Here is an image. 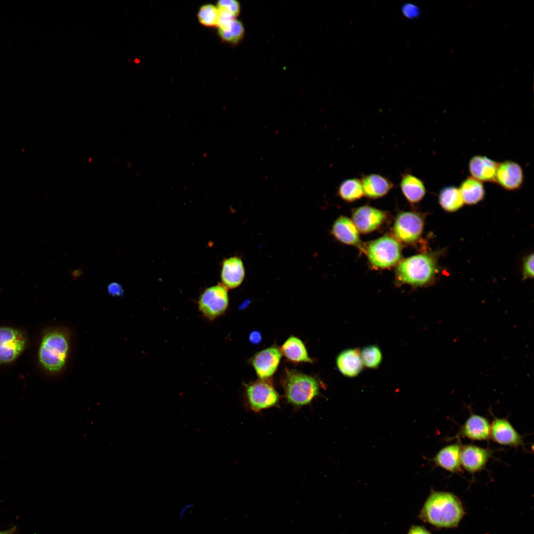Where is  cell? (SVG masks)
Masks as SVG:
<instances>
[{
  "label": "cell",
  "instance_id": "6da1fadb",
  "mask_svg": "<svg viewBox=\"0 0 534 534\" xmlns=\"http://www.w3.org/2000/svg\"><path fill=\"white\" fill-rule=\"evenodd\" d=\"M464 515L459 498L445 491H433L425 502L419 517L423 521L438 528L457 526Z\"/></svg>",
  "mask_w": 534,
  "mask_h": 534
},
{
  "label": "cell",
  "instance_id": "7a4b0ae2",
  "mask_svg": "<svg viewBox=\"0 0 534 534\" xmlns=\"http://www.w3.org/2000/svg\"><path fill=\"white\" fill-rule=\"evenodd\" d=\"M70 350V335L65 329L49 331L44 336L39 348V359L47 371L58 373L66 364Z\"/></svg>",
  "mask_w": 534,
  "mask_h": 534
},
{
  "label": "cell",
  "instance_id": "3957f363",
  "mask_svg": "<svg viewBox=\"0 0 534 534\" xmlns=\"http://www.w3.org/2000/svg\"><path fill=\"white\" fill-rule=\"evenodd\" d=\"M282 385L286 400L295 407L309 404L320 393V383L315 377L295 369L286 370Z\"/></svg>",
  "mask_w": 534,
  "mask_h": 534
},
{
  "label": "cell",
  "instance_id": "277c9868",
  "mask_svg": "<svg viewBox=\"0 0 534 534\" xmlns=\"http://www.w3.org/2000/svg\"><path fill=\"white\" fill-rule=\"evenodd\" d=\"M435 258L430 254H419L400 262L396 270L399 283L415 286L430 283L437 273Z\"/></svg>",
  "mask_w": 534,
  "mask_h": 534
},
{
  "label": "cell",
  "instance_id": "5b68a950",
  "mask_svg": "<svg viewBox=\"0 0 534 534\" xmlns=\"http://www.w3.org/2000/svg\"><path fill=\"white\" fill-rule=\"evenodd\" d=\"M245 398L249 408L258 412L276 406L280 396L269 379H261L245 385Z\"/></svg>",
  "mask_w": 534,
  "mask_h": 534
},
{
  "label": "cell",
  "instance_id": "8992f818",
  "mask_svg": "<svg viewBox=\"0 0 534 534\" xmlns=\"http://www.w3.org/2000/svg\"><path fill=\"white\" fill-rule=\"evenodd\" d=\"M367 253L373 266L386 268L392 267L399 262L401 256V248L395 239L385 236L369 243Z\"/></svg>",
  "mask_w": 534,
  "mask_h": 534
},
{
  "label": "cell",
  "instance_id": "52a82bcc",
  "mask_svg": "<svg viewBox=\"0 0 534 534\" xmlns=\"http://www.w3.org/2000/svg\"><path fill=\"white\" fill-rule=\"evenodd\" d=\"M228 304L227 289L222 284L206 288L200 295L198 302L199 311L209 320L222 315Z\"/></svg>",
  "mask_w": 534,
  "mask_h": 534
},
{
  "label": "cell",
  "instance_id": "ba28073f",
  "mask_svg": "<svg viewBox=\"0 0 534 534\" xmlns=\"http://www.w3.org/2000/svg\"><path fill=\"white\" fill-rule=\"evenodd\" d=\"M424 225L422 217L418 213L403 212L399 214L394 226V233L399 240L411 243L420 237Z\"/></svg>",
  "mask_w": 534,
  "mask_h": 534
},
{
  "label": "cell",
  "instance_id": "9c48e42d",
  "mask_svg": "<svg viewBox=\"0 0 534 534\" xmlns=\"http://www.w3.org/2000/svg\"><path fill=\"white\" fill-rule=\"evenodd\" d=\"M26 344L23 334L18 330L0 327V363L14 360L21 353Z\"/></svg>",
  "mask_w": 534,
  "mask_h": 534
},
{
  "label": "cell",
  "instance_id": "30bf717a",
  "mask_svg": "<svg viewBox=\"0 0 534 534\" xmlns=\"http://www.w3.org/2000/svg\"><path fill=\"white\" fill-rule=\"evenodd\" d=\"M281 356L280 349L272 346L257 353L251 363L260 379H269L276 371Z\"/></svg>",
  "mask_w": 534,
  "mask_h": 534
},
{
  "label": "cell",
  "instance_id": "8fae6325",
  "mask_svg": "<svg viewBox=\"0 0 534 534\" xmlns=\"http://www.w3.org/2000/svg\"><path fill=\"white\" fill-rule=\"evenodd\" d=\"M524 173L521 166L518 163L505 160L498 163L495 182L507 190H516L523 185Z\"/></svg>",
  "mask_w": 534,
  "mask_h": 534
},
{
  "label": "cell",
  "instance_id": "7c38bea8",
  "mask_svg": "<svg viewBox=\"0 0 534 534\" xmlns=\"http://www.w3.org/2000/svg\"><path fill=\"white\" fill-rule=\"evenodd\" d=\"M386 218L384 211L368 205L356 209L353 214L354 223L357 229L364 233L378 228Z\"/></svg>",
  "mask_w": 534,
  "mask_h": 534
},
{
  "label": "cell",
  "instance_id": "4fadbf2b",
  "mask_svg": "<svg viewBox=\"0 0 534 534\" xmlns=\"http://www.w3.org/2000/svg\"><path fill=\"white\" fill-rule=\"evenodd\" d=\"M490 438L501 445L518 446L522 445V436L506 419L495 418L490 424Z\"/></svg>",
  "mask_w": 534,
  "mask_h": 534
},
{
  "label": "cell",
  "instance_id": "5bb4252c",
  "mask_svg": "<svg viewBox=\"0 0 534 534\" xmlns=\"http://www.w3.org/2000/svg\"><path fill=\"white\" fill-rule=\"evenodd\" d=\"M491 455L490 450L474 445L461 447V465L468 472L474 473L484 468Z\"/></svg>",
  "mask_w": 534,
  "mask_h": 534
},
{
  "label": "cell",
  "instance_id": "9a60e30c",
  "mask_svg": "<svg viewBox=\"0 0 534 534\" xmlns=\"http://www.w3.org/2000/svg\"><path fill=\"white\" fill-rule=\"evenodd\" d=\"M245 276V267L240 258L231 257L222 262L221 275L222 284L227 289L239 287L242 283Z\"/></svg>",
  "mask_w": 534,
  "mask_h": 534
},
{
  "label": "cell",
  "instance_id": "2e32d148",
  "mask_svg": "<svg viewBox=\"0 0 534 534\" xmlns=\"http://www.w3.org/2000/svg\"><path fill=\"white\" fill-rule=\"evenodd\" d=\"M498 163L486 156L476 155L469 160L468 170L471 177L482 182H495Z\"/></svg>",
  "mask_w": 534,
  "mask_h": 534
},
{
  "label": "cell",
  "instance_id": "e0dca14e",
  "mask_svg": "<svg viewBox=\"0 0 534 534\" xmlns=\"http://www.w3.org/2000/svg\"><path fill=\"white\" fill-rule=\"evenodd\" d=\"M336 364L339 372L349 378L358 376L364 367L360 350L357 348L347 349L340 352L336 357Z\"/></svg>",
  "mask_w": 534,
  "mask_h": 534
},
{
  "label": "cell",
  "instance_id": "ac0fdd59",
  "mask_svg": "<svg viewBox=\"0 0 534 534\" xmlns=\"http://www.w3.org/2000/svg\"><path fill=\"white\" fill-rule=\"evenodd\" d=\"M490 425L483 416L471 414L461 427L459 435L475 441H486L490 438Z\"/></svg>",
  "mask_w": 534,
  "mask_h": 534
},
{
  "label": "cell",
  "instance_id": "d6986e66",
  "mask_svg": "<svg viewBox=\"0 0 534 534\" xmlns=\"http://www.w3.org/2000/svg\"><path fill=\"white\" fill-rule=\"evenodd\" d=\"M360 180L364 195L371 199L385 196L394 186L389 179L377 174L364 175Z\"/></svg>",
  "mask_w": 534,
  "mask_h": 534
},
{
  "label": "cell",
  "instance_id": "ffe728a7",
  "mask_svg": "<svg viewBox=\"0 0 534 534\" xmlns=\"http://www.w3.org/2000/svg\"><path fill=\"white\" fill-rule=\"evenodd\" d=\"M460 450L458 444L447 445L440 450L432 460L437 466L452 473L460 471Z\"/></svg>",
  "mask_w": 534,
  "mask_h": 534
},
{
  "label": "cell",
  "instance_id": "44dd1931",
  "mask_svg": "<svg viewBox=\"0 0 534 534\" xmlns=\"http://www.w3.org/2000/svg\"><path fill=\"white\" fill-rule=\"evenodd\" d=\"M331 233L339 241L346 244L359 246L358 232L353 222L345 216L339 217L333 224Z\"/></svg>",
  "mask_w": 534,
  "mask_h": 534
},
{
  "label": "cell",
  "instance_id": "7402d4cb",
  "mask_svg": "<svg viewBox=\"0 0 534 534\" xmlns=\"http://www.w3.org/2000/svg\"><path fill=\"white\" fill-rule=\"evenodd\" d=\"M400 187L405 198L411 203L414 204L420 201L426 194V188L423 181L410 173L402 175Z\"/></svg>",
  "mask_w": 534,
  "mask_h": 534
},
{
  "label": "cell",
  "instance_id": "603a6c76",
  "mask_svg": "<svg viewBox=\"0 0 534 534\" xmlns=\"http://www.w3.org/2000/svg\"><path fill=\"white\" fill-rule=\"evenodd\" d=\"M280 350L282 355L291 362H313V359L309 356L304 343L294 336H291L287 339Z\"/></svg>",
  "mask_w": 534,
  "mask_h": 534
},
{
  "label": "cell",
  "instance_id": "cb8c5ba5",
  "mask_svg": "<svg viewBox=\"0 0 534 534\" xmlns=\"http://www.w3.org/2000/svg\"><path fill=\"white\" fill-rule=\"evenodd\" d=\"M464 203L474 205L484 198L485 190L483 183L472 177L465 178L458 188Z\"/></svg>",
  "mask_w": 534,
  "mask_h": 534
},
{
  "label": "cell",
  "instance_id": "d4e9b609",
  "mask_svg": "<svg viewBox=\"0 0 534 534\" xmlns=\"http://www.w3.org/2000/svg\"><path fill=\"white\" fill-rule=\"evenodd\" d=\"M439 204L448 212H454L461 208L464 201L458 188L454 186L443 187L439 195Z\"/></svg>",
  "mask_w": 534,
  "mask_h": 534
},
{
  "label": "cell",
  "instance_id": "484cf974",
  "mask_svg": "<svg viewBox=\"0 0 534 534\" xmlns=\"http://www.w3.org/2000/svg\"><path fill=\"white\" fill-rule=\"evenodd\" d=\"M338 194L347 202H351L360 199L364 195L361 180L356 178L343 180L339 186Z\"/></svg>",
  "mask_w": 534,
  "mask_h": 534
},
{
  "label": "cell",
  "instance_id": "4316f807",
  "mask_svg": "<svg viewBox=\"0 0 534 534\" xmlns=\"http://www.w3.org/2000/svg\"><path fill=\"white\" fill-rule=\"evenodd\" d=\"M245 33L243 24L237 19L225 26L218 28V35L221 39L230 44H237L243 38Z\"/></svg>",
  "mask_w": 534,
  "mask_h": 534
},
{
  "label": "cell",
  "instance_id": "83f0119b",
  "mask_svg": "<svg viewBox=\"0 0 534 534\" xmlns=\"http://www.w3.org/2000/svg\"><path fill=\"white\" fill-rule=\"evenodd\" d=\"M360 356L363 366L370 369H376L380 366L383 355L380 348L375 345H370L360 351Z\"/></svg>",
  "mask_w": 534,
  "mask_h": 534
},
{
  "label": "cell",
  "instance_id": "f1b7e54d",
  "mask_svg": "<svg viewBox=\"0 0 534 534\" xmlns=\"http://www.w3.org/2000/svg\"><path fill=\"white\" fill-rule=\"evenodd\" d=\"M219 16L218 7L212 4L203 5L200 7L197 14L199 23L207 27H217Z\"/></svg>",
  "mask_w": 534,
  "mask_h": 534
},
{
  "label": "cell",
  "instance_id": "f546056e",
  "mask_svg": "<svg viewBox=\"0 0 534 534\" xmlns=\"http://www.w3.org/2000/svg\"><path fill=\"white\" fill-rule=\"evenodd\" d=\"M216 6L219 10L226 12L235 17L240 12V4L235 0H220L217 2Z\"/></svg>",
  "mask_w": 534,
  "mask_h": 534
},
{
  "label": "cell",
  "instance_id": "4dcf8cb0",
  "mask_svg": "<svg viewBox=\"0 0 534 534\" xmlns=\"http://www.w3.org/2000/svg\"><path fill=\"white\" fill-rule=\"evenodd\" d=\"M400 10L403 16L410 20L418 18L422 13L419 7L411 2H406L402 4Z\"/></svg>",
  "mask_w": 534,
  "mask_h": 534
},
{
  "label": "cell",
  "instance_id": "1f68e13d",
  "mask_svg": "<svg viewBox=\"0 0 534 534\" xmlns=\"http://www.w3.org/2000/svg\"><path fill=\"white\" fill-rule=\"evenodd\" d=\"M523 277L525 279L533 278L534 276V254L527 257L524 262L523 267Z\"/></svg>",
  "mask_w": 534,
  "mask_h": 534
},
{
  "label": "cell",
  "instance_id": "d6a6232c",
  "mask_svg": "<svg viewBox=\"0 0 534 534\" xmlns=\"http://www.w3.org/2000/svg\"><path fill=\"white\" fill-rule=\"evenodd\" d=\"M107 291L110 296L113 297H122L124 294L123 286L116 282H112L107 285Z\"/></svg>",
  "mask_w": 534,
  "mask_h": 534
},
{
  "label": "cell",
  "instance_id": "836d02e7",
  "mask_svg": "<svg viewBox=\"0 0 534 534\" xmlns=\"http://www.w3.org/2000/svg\"><path fill=\"white\" fill-rule=\"evenodd\" d=\"M407 534H432L426 528L420 526H412L409 529Z\"/></svg>",
  "mask_w": 534,
  "mask_h": 534
},
{
  "label": "cell",
  "instance_id": "e575fe53",
  "mask_svg": "<svg viewBox=\"0 0 534 534\" xmlns=\"http://www.w3.org/2000/svg\"><path fill=\"white\" fill-rule=\"evenodd\" d=\"M250 341L254 344H259L262 340V335L260 332L254 331L252 332L249 336Z\"/></svg>",
  "mask_w": 534,
  "mask_h": 534
},
{
  "label": "cell",
  "instance_id": "d590c367",
  "mask_svg": "<svg viewBox=\"0 0 534 534\" xmlns=\"http://www.w3.org/2000/svg\"><path fill=\"white\" fill-rule=\"evenodd\" d=\"M13 531V530L11 529V530H8V531H4V532H0V534H12Z\"/></svg>",
  "mask_w": 534,
  "mask_h": 534
}]
</instances>
